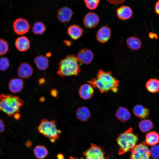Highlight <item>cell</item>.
<instances>
[{
    "label": "cell",
    "mask_w": 159,
    "mask_h": 159,
    "mask_svg": "<svg viewBox=\"0 0 159 159\" xmlns=\"http://www.w3.org/2000/svg\"><path fill=\"white\" fill-rule=\"evenodd\" d=\"M88 82L101 93L109 91L116 92L119 85V81L112 76L110 72L101 69L98 71L96 78L91 79Z\"/></svg>",
    "instance_id": "1"
},
{
    "label": "cell",
    "mask_w": 159,
    "mask_h": 159,
    "mask_svg": "<svg viewBox=\"0 0 159 159\" xmlns=\"http://www.w3.org/2000/svg\"><path fill=\"white\" fill-rule=\"evenodd\" d=\"M79 62L77 57L74 55L66 56L59 63L57 74L62 77L77 75L81 71Z\"/></svg>",
    "instance_id": "2"
},
{
    "label": "cell",
    "mask_w": 159,
    "mask_h": 159,
    "mask_svg": "<svg viewBox=\"0 0 159 159\" xmlns=\"http://www.w3.org/2000/svg\"><path fill=\"white\" fill-rule=\"evenodd\" d=\"M24 103L19 97L2 94L0 95V111H2L9 116H13L19 113Z\"/></svg>",
    "instance_id": "3"
},
{
    "label": "cell",
    "mask_w": 159,
    "mask_h": 159,
    "mask_svg": "<svg viewBox=\"0 0 159 159\" xmlns=\"http://www.w3.org/2000/svg\"><path fill=\"white\" fill-rule=\"evenodd\" d=\"M138 140V135L134 133L132 127L120 134L117 139L120 147L119 154H124L132 150L136 145Z\"/></svg>",
    "instance_id": "4"
},
{
    "label": "cell",
    "mask_w": 159,
    "mask_h": 159,
    "mask_svg": "<svg viewBox=\"0 0 159 159\" xmlns=\"http://www.w3.org/2000/svg\"><path fill=\"white\" fill-rule=\"evenodd\" d=\"M37 130L39 132L48 138L52 143L54 142L59 138L61 133V130L57 128L55 120L42 119L38 127Z\"/></svg>",
    "instance_id": "5"
},
{
    "label": "cell",
    "mask_w": 159,
    "mask_h": 159,
    "mask_svg": "<svg viewBox=\"0 0 159 159\" xmlns=\"http://www.w3.org/2000/svg\"><path fill=\"white\" fill-rule=\"evenodd\" d=\"M150 155L148 144L143 142L132 149L130 159H149Z\"/></svg>",
    "instance_id": "6"
},
{
    "label": "cell",
    "mask_w": 159,
    "mask_h": 159,
    "mask_svg": "<svg viewBox=\"0 0 159 159\" xmlns=\"http://www.w3.org/2000/svg\"><path fill=\"white\" fill-rule=\"evenodd\" d=\"M83 154L86 159H106L102 149L94 144H91L90 147L83 152Z\"/></svg>",
    "instance_id": "7"
},
{
    "label": "cell",
    "mask_w": 159,
    "mask_h": 159,
    "mask_svg": "<svg viewBox=\"0 0 159 159\" xmlns=\"http://www.w3.org/2000/svg\"><path fill=\"white\" fill-rule=\"evenodd\" d=\"M14 31L17 34L22 35L27 33L30 26L28 21L23 18H19L15 20L13 23Z\"/></svg>",
    "instance_id": "8"
},
{
    "label": "cell",
    "mask_w": 159,
    "mask_h": 159,
    "mask_svg": "<svg viewBox=\"0 0 159 159\" xmlns=\"http://www.w3.org/2000/svg\"><path fill=\"white\" fill-rule=\"evenodd\" d=\"M76 57L79 62L85 64H87L92 62L94 55L90 49H83L79 51Z\"/></svg>",
    "instance_id": "9"
},
{
    "label": "cell",
    "mask_w": 159,
    "mask_h": 159,
    "mask_svg": "<svg viewBox=\"0 0 159 159\" xmlns=\"http://www.w3.org/2000/svg\"><path fill=\"white\" fill-rule=\"evenodd\" d=\"M99 22L98 16L93 12H89L85 16L83 24L85 26L88 28H92L96 26Z\"/></svg>",
    "instance_id": "10"
},
{
    "label": "cell",
    "mask_w": 159,
    "mask_h": 159,
    "mask_svg": "<svg viewBox=\"0 0 159 159\" xmlns=\"http://www.w3.org/2000/svg\"><path fill=\"white\" fill-rule=\"evenodd\" d=\"M111 35V30L107 26L101 27L98 30L96 35L97 40L102 43L107 42L110 39Z\"/></svg>",
    "instance_id": "11"
},
{
    "label": "cell",
    "mask_w": 159,
    "mask_h": 159,
    "mask_svg": "<svg viewBox=\"0 0 159 159\" xmlns=\"http://www.w3.org/2000/svg\"><path fill=\"white\" fill-rule=\"evenodd\" d=\"M33 69L27 63H22L17 70L18 76L22 79H27L31 77L33 73Z\"/></svg>",
    "instance_id": "12"
},
{
    "label": "cell",
    "mask_w": 159,
    "mask_h": 159,
    "mask_svg": "<svg viewBox=\"0 0 159 159\" xmlns=\"http://www.w3.org/2000/svg\"><path fill=\"white\" fill-rule=\"evenodd\" d=\"M73 14L72 11L70 8L64 7L58 10L57 16L58 19L61 22L66 23L70 20Z\"/></svg>",
    "instance_id": "13"
},
{
    "label": "cell",
    "mask_w": 159,
    "mask_h": 159,
    "mask_svg": "<svg viewBox=\"0 0 159 159\" xmlns=\"http://www.w3.org/2000/svg\"><path fill=\"white\" fill-rule=\"evenodd\" d=\"M93 88L92 86L89 83L82 85L79 90L80 96L84 100H87L90 99L94 94Z\"/></svg>",
    "instance_id": "14"
},
{
    "label": "cell",
    "mask_w": 159,
    "mask_h": 159,
    "mask_svg": "<svg viewBox=\"0 0 159 159\" xmlns=\"http://www.w3.org/2000/svg\"><path fill=\"white\" fill-rule=\"evenodd\" d=\"M118 18L122 20H127L130 18L133 14L131 8L127 6L124 5L118 8L116 10Z\"/></svg>",
    "instance_id": "15"
},
{
    "label": "cell",
    "mask_w": 159,
    "mask_h": 159,
    "mask_svg": "<svg viewBox=\"0 0 159 159\" xmlns=\"http://www.w3.org/2000/svg\"><path fill=\"white\" fill-rule=\"evenodd\" d=\"M15 45L16 49L19 51L24 52L28 50L30 47V42L25 36H21L16 40Z\"/></svg>",
    "instance_id": "16"
},
{
    "label": "cell",
    "mask_w": 159,
    "mask_h": 159,
    "mask_svg": "<svg viewBox=\"0 0 159 159\" xmlns=\"http://www.w3.org/2000/svg\"><path fill=\"white\" fill-rule=\"evenodd\" d=\"M83 29L76 24L70 26L67 30L68 34L74 40H77L80 38L83 34Z\"/></svg>",
    "instance_id": "17"
},
{
    "label": "cell",
    "mask_w": 159,
    "mask_h": 159,
    "mask_svg": "<svg viewBox=\"0 0 159 159\" xmlns=\"http://www.w3.org/2000/svg\"><path fill=\"white\" fill-rule=\"evenodd\" d=\"M24 85L23 80L21 79L15 78L11 79L9 84V88L13 93L19 92L22 90Z\"/></svg>",
    "instance_id": "18"
},
{
    "label": "cell",
    "mask_w": 159,
    "mask_h": 159,
    "mask_svg": "<svg viewBox=\"0 0 159 159\" xmlns=\"http://www.w3.org/2000/svg\"><path fill=\"white\" fill-rule=\"evenodd\" d=\"M133 111L136 116L142 119L148 117L150 112L148 109L141 105H135L133 108Z\"/></svg>",
    "instance_id": "19"
},
{
    "label": "cell",
    "mask_w": 159,
    "mask_h": 159,
    "mask_svg": "<svg viewBox=\"0 0 159 159\" xmlns=\"http://www.w3.org/2000/svg\"><path fill=\"white\" fill-rule=\"evenodd\" d=\"M34 62L38 69L44 71L48 67L49 62L46 57L39 55L37 56L34 59Z\"/></svg>",
    "instance_id": "20"
},
{
    "label": "cell",
    "mask_w": 159,
    "mask_h": 159,
    "mask_svg": "<svg viewBox=\"0 0 159 159\" xmlns=\"http://www.w3.org/2000/svg\"><path fill=\"white\" fill-rule=\"evenodd\" d=\"M126 44L128 47L132 50L137 51L142 46V42L140 39L136 36L128 37L126 40Z\"/></svg>",
    "instance_id": "21"
},
{
    "label": "cell",
    "mask_w": 159,
    "mask_h": 159,
    "mask_svg": "<svg viewBox=\"0 0 159 159\" xmlns=\"http://www.w3.org/2000/svg\"><path fill=\"white\" fill-rule=\"evenodd\" d=\"M117 118L121 121L124 122L128 120L131 117V114L127 108L120 107L118 108L115 113Z\"/></svg>",
    "instance_id": "22"
},
{
    "label": "cell",
    "mask_w": 159,
    "mask_h": 159,
    "mask_svg": "<svg viewBox=\"0 0 159 159\" xmlns=\"http://www.w3.org/2000/svg\"><path fill=\"white\" fill-rule=\"evenodd\" d=\"M76 116L77 119L79 120L85 122L90 118L91 116V113L87 107H82L77 110Z\"/></svg>",
    "instance_id": "23"
},
{
    "label": "cell",
    "mask_w": 159,
    "mask_h": 159,
    "mask_svg": "<svg viewBox=\"0 0 159 159\" xmlns=\"http://www.w3.org/2000/svg\"><path fill=\"white\" fill-rule=\"evenodd\" d=\"M145 87L150 92L155 93L159 92V80L155 78H150L145 84Z\"/></svg>",
    "instance_id": "24"
},
{
    "label": "cell",
    "mask_w": 159,
    "mask_h": 159,
    "mask_svg": "<svg viewBox=\"0 0 159 159\" xmlns=\"http://www.w3.org/2000/svg\"><path fill=\"white\" fill-rule=\"evenodd\" d=\"M145 140L148 145H155L159 142V134L155 131L150 132L146 135Z\"/></svg>",
    "instance_id": "25"
},
{
    "label": "cell",
    "mask_w": 159,
    "mask_h": 159,
    "mask_svg": "<svg viewBox=\"0 0 159 159\" xmlns=\"http://www.w3.org/2000/svg\"><path fill=\"white\" fill-rule=\"evenodd\" d=\"M138 127L143 133H146L151 130L153 127V124L150 119H144L139 123Z\"/></svg>",
    "instance_id": "26"
},
{
    "label": "cell",
    "mask_w": 159,
    "mask_h": 159,
    "mask_svg": "<svg viewBox=\"0 0 159 159\" xmlns=\"http://www.w3.org/2000/svg\"><path fill=\"white\" fill-rule=\"evenodd\" d=\"M34 153L35 156L38 159H43L48 154L47 148L42 145H37L34 149Z\"/></svg>",
    "instance_id": "27"
},
{
    "label": "cell",
    "mask_w": 159,
    "mask_h": 159,
    "mask_svg": "<svg viewBox=\"0 0 159 159\" xmlns=\"http://www.w3.org/2000/svg\"><path fill=\"white\" fill-rule=\"evenodd\" d=\"M46 29L45 25L41 22H35L33 26L32 30L33 33L36 35H41L44 33Z\"/></svg>",
    "instance_id": "28"
},
{
    "label": "cell",
    "mask_w": 159,
    "mask_h": 159,
    "mask_svg": "<svg viewBox=\"0 0 159 159\" xmlns=\"http://www.w3.org/2000/svg\"><path fill=\"white\" fill-rule=\"evenodd\" d=\"M9 49V46L7 42L4 39H0V55L6 54Z\"/></svg>",
    "instance_id": "29"
},
{
    "label": "cell",
    "mask_w": 159,
    "mask_h": 159,
    "mask_svg": "<svg viewBox=\"0 0 159 159\" xmlns=\"http://www.w3.org/2000/svg\"><path fill=\"white\" fill-rule=\"evenodd\" d=\"M87 7L90 10L95 9L98 6L100 0H84Z\"/></svg>",
    "instance_id": "30"
},
{
    "label": "cell",
    "mask_w": 159,
    "mask_h": 159,
    "mask_svg": "<svg viewBox=\"0 0 159 159\" xmlns=\"http://www.w3.org/2000/svg\"><path fill=\"white\" fill-rule=\"evenodd\" d=\"M10 65L9 59L6 57L0 58V70L4 71L9 67Z\"/></svg>",
    "instance_id": "31"
},
{
    "label": "cell",
    "mask_w": 159,
    "mask_h": 159,
    "mask_svg": "<svg viewBox=\"0 0 159 159\" xmlns=\"http://www.w3.org/2000/svg\"><path fill=\"white\" fill-rule=\"evenodd\" d=\"M149 150L150 156L153 158L154 159L159 158V145H153Z\"/></svg>",
    "instance_id": "32"
},
{
    "label": "cell",
    "mask_w": 159,
    "mask_h": 159,
    "mask_svg": "<svg viewBox=\"0 0 159 159\" xmlns=\"http://www.w3.org/2000/svg\"><path fill=\"white\" fill-rule=\"evenodd\" d=\"M125 0H107L110 4L115 5H120L123 3Z\"/></svg>",
    "instance_id": "33"
},
{
    "label": "cell",
    "mask_w": 159,
    "mask_h": 159,
    "mask_svg": "<svg viewBox=\"0 0 159 159\" xmlns=\"http://www.w3.org/2000/svg\"><path fill=\"white\" fill-rule=\"evenodd\" d=\"M5 130V125L3 120L0 118V133Z\"/></svg>",
    "instance_id": "34"
},
{
    "label": "cell",
    "mask_w": 159,
    "mask_h": 159,
    "mask_svg": "<svg viewBox=\"0 0 159 159\" xmlns=\"http://www.w3.org/2000/svg\"><path fill=\"white\" fill-rule=\"evenodd\" d=\"M155 13L159 15V0L157 1L155 4Z\"/></svg>",
    "instance_id": "35"
},
{
    "label": "cell",
    "mask_w": 159,
    "mask_h": 159,
    "mask_svg": "<svg viewBox=\"0 0 159 159\" xmlns=\"http://www.w3.org/2000/svg\"><path fill=\"white\" fill-rule=\"evenodd\" d=\"M51 95L53 97H56L58 94L57 91L55 89H53L51 91Z\"/></svg>",
    "instance_id": "36"
},
{
    "label": "cell",
    "mask_w": 159,
    "mask_h": 159,
    "mask_svg": "<svg viewBox=\"0 0 159 159\" xmlns=\"http://www.w3.org/2000/svg\"><path fill=\"white\" fill-rule=\"evenodd\" d=\"M32 145V142L29 140L26 141L25 143V145L27 147H30Z\"/></svg>",
    "instance_id": "37"
},
{
    "label": "cell",
    "mask_w": 159,
    "mask_h": 159,
    "mask_svg": "<svg viewBox=\"0 0 159 159\" xmlns=\"http://www.w3.org/2000/svg\"><path fill=\"white\" fill-rule=\"evenodd\" d=\"M57 157L58 159H64L63 155L61 153H59L57 155Z\"/></svg>",
    "instance_id": "38"
},
{
    "label": "cell",
    "mask_w": 159,
    "mask_h": 159,
    "mask_svg": "<svg viewBox=\"0 0 159 159\" xmlns=\"http://www.w3.org/2000/svg\"><path fill=\"white\" fill-rule=\"evenodd\" d=\"M64 42L66 45L68 46H70L72 44V42L69 40H64Z\"/></svg>",
    "instance_id": "39"
},
{
    "label": "cell",
    "mask_w": 159,
    "mask_h": 159,
    "mask_svg": "<svg viewBox=\"0 0 159 159\" xmlns=\"http://www.w3.org/2000/svg\"><path fill=\"white\" fill-rule=\"evenodd\" d=\"M45 82V80L43 78H41L39 80V84L42 85L44 84Z\"/></svg>",
    "instance_id": "40"
},
{
    "label": "cell",
    "mask_w": 159,
    "mask_h": 159,
    "mask_svg": "<svg viewBox=\"0 0 159 159\" xmlns=\"http://www.w3.org/2000/svg\"><path fill=\"white\" fill-rule=\"evenodd\" d=\"M52 55L51 53L49 52H48L46 54V57H50Z\"/></svg>",
    "instance_id": "41"
},
{
    "label": "cell",
    "mask_w": 159,
    "mask_h": 159,
    "mask_svg": "<svg viewBox=\"0 0 159 159\" xmlns=\"http://www.w3.org/2000/svg\"><path fill=\"white\" fill-rule=\"evenodd\" d=\"M69 158H70V159H77V158H74L72 157H70Z\"/></svg>",
    "instance_id": "42"
},
{
    "label": "cell",
    "mask_w": 159,
    "mask_h": 159,
    "mask_svg": "<svg viewBox=\"0 0 159 159\" xmlns=\"http://www.w3.org/2000/svg\"></svg>",
    "instance_id": "43"
}]
</instances>
